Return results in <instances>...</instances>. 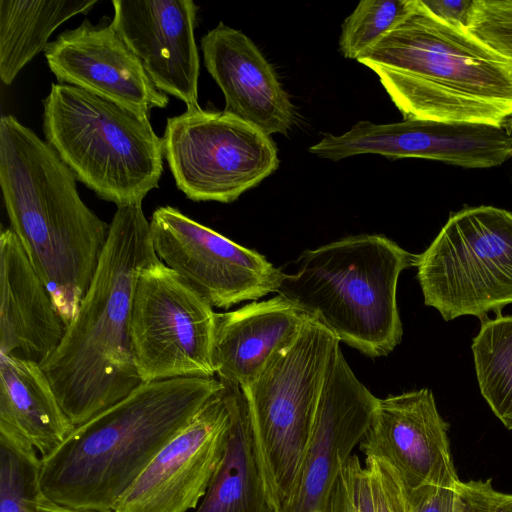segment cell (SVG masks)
Returning a JSON list of instances; mask_svg holds the SVG:
<instances>
[{"label":"cell","mask_w":512,"mask_h":512,"mask_svg":"<svg viewBox=\"0 0 512 512\" xmlns=\"http://www.w3.org/2000/svg\"><path fill=\"white\" fill-rule=\"evenodd\" d=\"M0 287V353L41 365L68 325L10 227L0 232Z\"/></svg>","instance_id":"obj_19"},{"label":"cell","mask_w":512,"mask_h":512,"mask_svg":"<svg viewBox=\"0 0 512 512\" xmlns=\"http://www.w3.org/2000/svg\"><path fill=\"white\" fill-rule=\"evenodd\" d=\"M162 144L177 188L195 202H233L279 166L271 137L225 111L186 108L167 119Z\"/></svg>","instance_id":"obj_9"},{"label":"cell","mask_w":512,"mask_h":512,"mask_svg":"<svg viewBox=\"0 0 512 512\" xmlns=\"http://www.w3.org/2000/svg\"><path fill=\"white\" fill-rule=\"evenodd\" d=\"M213 307L157 260L138 274L130 320L134 361L143 383L215 377Z\"/></svg>","instance_id":"obj_10"},{"label":"cell","mask_w":512,"mask_h":512,"mask_svg":"<svg viewBox=\"0 0 512 512\" xmlns=\"http://www.w3.org/2000/svg\"><path fill=\"white\" fill-rule=\"evenodd\" d=\"M41 457L28 443L0 433V512H34L44 496Z\"/></svg>","instance_id":"obj_25"},{"label":"cell","mask_w":512,"mask_h":512,"mask_svg":"<svg viewBox=\"0 0 512 512\" xmlns=\"http://www.w3.org/2000/svg\"><path fill=\"white\" fill-rule=\"evenodd\" d=\"M221 383L230 410L228 442L222 461L196 512H274L257 459L243 391L237 385Z\"/></svg>","instance_id":"obj_22"},{"label":"cell","mask_w":512,"mask_h":512,"mask_svg":"<svg viewBox=\"0 0 512 512\" xmlns=\"http://www.w3.org/2000/svg\"><path fill=\"white\" fill-rule=\"evenodd\" d=\"M471 350L481 395L504 427L512 430V316L481 319Z\"/></svg>","instance_id":"obj_24"},{"label":"cell","mask_w":512,"mask_h":512,"mask_svg":"<svg viewBox=\"0 0 512 512\" xmlns=\"http://www.w3.org/2000/svg\"><path fill=\"white\" fill-rule=\"evenodd\" d=\"M97 0H0V79L10 85L45 50L52 32Z\"/></svg>","instance_id":"obj_23"},{"label":"cell","mask_w":512,"mask_h":512,"mask_svg":"<svg viewBox=\"0 0 512 512\" xmlns=\"http://www.w3.org/2000/svg\"><path fill=\"white\" fill-rule=\"evenodd\" d=\"M413 266L425 305L445 321L501 315L512 304V212L483 205L452 214Z\"/></svg>","instance_id":"obj_8"},{"label":"cell","mask_w":512,"mask_h":512,"mask_svg":"<svg viewBox=\"0 0 512 512\" xmlns=\"http://www.w3.org/2000/svg\"><path fill=\"white\" fill-rule=\"evenodd\" d=\"M354 512H376L370 476L360 459L352 455L347 462Z\"/></svg>","instance_id":"obj_31"},{"label":"cell","mask_w":512,"mask_h":512,"mask_svg":"<svg viewBox=\"0 0 512 512\" xmlns=\"http://www.w3.org/2000/svg\"><path fill=\"white\" fill-rule=\"evenodd\" d=\"M310 317L279 294L216 313L212 347L216 378L240 388L248 386L277 352L293 342Z\"/></svg>","instance_id":"obj_20"},{"label":"cell","mask_w":512,"mask_h":512,"mask_svg":"<svg viewBox=\"0 0 512 512\" xmlns=\"http://www.w3.org/2000/svg\"><path fill=\"white\" fill-rule=\"evenodd\" d=\"M415 255L379 234L345 237L303 251L276 291L369 357L401 342L397 283Z\"/></svg>","instance_id":"obj_5"},{"label":"cell","mask_w":512,"mask_h":512,"mask_svg":"<svg viewBox=\"0 0 512 512\" xmlns=\"http://www.w3.org/2000/svg\"><path fill=\"white\" fill-rule=\"evenodd\" d=\"M34 512H98L89 510H77L56 504L43 496L38 502Z\"/></svg>","instance_id":"obj_33"},{"label":"cell","mask_w":512,"mask_h":512,"mask_svg":"<svg viewBox=\"0 0 512 512\" xmlns=\"http://www.w3.org/2000/svg\"><path fill=\"white\" fill-rule=\"evenodd\" d=\"M357 61L378 76L404 119L512 130V62L420 0Z\"/></svg>","instance_id":"obj_4"},{"label":"cell","mask_w":512,"mask_h":512,"mask_svg":"<svg viewBox=\"0 0 512 512\" xmlns=\"http://www.w3.org/2000/svg\"><path fill=\"white\" fill-rule=\"evenodd\" d=\"M309 151L333 161L378 154L391 160L422 158L465 168H490L512 157V130L417 118L390 124L362 120L344 134H324Z\"/></svg>","instance_id":"obj_12"},{"label":"cell","mask_w":512,"mask_h":512,"mask_svg":"<svg viewBox=\"0 0 512 512\" xmlns=\"http://www.w3.org/2000/svg\"><path fill=\"white\" fill-rule=\"evenodd\" d=\"M225 388L152 459L113 512H188L205 496L224 456L230 431Z\"/></svg>","instance_id":"obj_13"},{"label":"cell","mask_w":512,"mask_h":512,"mask_svg":"<svg viewBox=\"0 0 512 512\" xmlns=\"http://www.w3.org/2000/svg\"><path fill=\"white\" fill-rule=\"evenodd\" d=\"M377 401L355 376L338 344L293 493L280 512H329L333 486L365 436Z\"/></svg>","instance_id":"obj_14"},{"label":"cell","mask_w":512,"mask_h":512,"mask_svg":"<svg viewBox=\"0 0 512 512\" xmlns=\"http://www.w3.org/2000/svg\"><path fill=\"white\" fill-rule=\"evenodd\" d=\"M149 224L159 260L212 307L227 309L276 293L284 272L259 252L233 242L175 207H158Z\"/></svg>","instance_id":"obj_11"},{"label":"cell","mask_w":512,"mask_h":512,"mask_svg":"<svg viewBox=\"0 0 512 512\" xmlns=\"http://www.w3.org/2000/svg\"><path fill=\"white\" fill-rule=\"evenodd\" d=\"M56 151L13 115L0 119V185L10 228L67 325L97 271L110 224L81 199Z\"/></svg>","instance_id":"obj_2"},{"label":"cell","mask_w":512,"mask_h":512,"mask_svg":"<svg viewBox=\"0 0 512 512\" xmlns=\"http://www.w3.org/2000/svg\"><path fill=\"white\" fill-rule=\"evenodd\" d=\"M98 24L88 19L66 30L44 50L47 64L60 84L82 88L150 116L165 108L167 94L152 82L142 63L112 21Z\"/></svg>","instance_id":"obj_16"},{"label":"cell","mask_w":512,"mask_h":512,"mask_svg":"<svg viewBox=\"0 0 512 512\" xmlns=\"http://www.w3.org/2000/svg\"><path fill=\"white\" fill-rule=\"evenodd\" d=\"M376 512H407L405 488L396 472L384 461L366 457Z\"/></svg>","instance_id":"obj_28"},{"label":"cell","mask_w":512,"mask_h":512,"mask_svg":"<svg viewBox=\"0 0 512 512\" xmlns=\"http://www.w3.org/2000/svg\"><path fill=\"white\" fill-rule=\"evenodd\" d=\"M204 65L221 89L225 111L268 136L286 134L295 108L254 42L220 22L201 39Z\"/></svg>","instance_id":"obj_18"},{"label":"cell","mask_w":512,"mask_h":512,"mask_svg":"<svg viewBox=\"0 0 512 512\" xmlns=\"http://www.w3.org/2000/svg\"><path fill=\"white\" fill-rule=\"evenodd\" d=\"M221 388L216 377L142 383L41 459L43 495L72 509L113 512L156 454Z\"/></svg>","instance_id":"obj_3"},{"label":"cell","mask_w":512,"mask_h":512,"mask_svg":"<svg viewBox=\"0 0 512 512\" xmlns=\"http://www.w3.org/2000/svg\"><path fill=\"white\" fill-rule=\"evenodd\" d=\"M422 5L436 18L453 26L466 29L473 0H420Z\"/></svg>","instance_id":"obj_32"},{"label":"cell","mask_w":512,"mask_h":512,"mask_svg":"<svg viewBox=\"0 0 512 512\" xmlns=\"http://www.w3.org/2000/svg\"><path fill=\"white\" fill-rule=\"evenodd\" d=\"M73 429L40 364L0 353V433L28 443L42 459Z\"/></svg>","instance_id":"obj_21"},{"label":"cell","mask_w":512,"mask_h":512,"mask_svg":"<svg viewBox=\"0 0 512 512\" xmlns=\"http://www.w3.org/2000/svg\"><path fill=\"white\" fill-rule=\"evenodd\" d=\"M339 339L310 317L259 376L241 388L255 451L274 512L290 500L312 434L323 386Z\"/></svg>","instance_id":"obj_7"},{"label":"cell","mask_w":512,"mask_h":512,"mask_svg":"<svg viewBox=\"0 0 512 512\" xmlns=\"http://www.w3.org/2000/svg\"><path fill=\"white\" fill-rule=\"evenodd\" d=\"M112 24L142 63L154 85L200 107V62L194 29L199 7L192 0H113Z\"/></svg>","instance_id":"obj_17"},{"label":"cell","mask_w":512,"mask_h":512,"mask_svg":"<svg viewBox=\"0 0 512 512\" xmlns=\"http://www.w3.org/2000/svg\"><path fill=\"white\" fill-rule=\"evenodd\" d=\"M149 117L82 88L52 83L43 132L76 179L117 208L158 188L163 144Z\"/></svg>","instance_id":"obj_6"},{"label":"cell","mask_w":512,"mask_h":512,"mask_svg":"<svg viewBox=\"0 0 512 512\" xmlns=\"http://www.w3.org/2000/svg\"><path fill=\"white\" fill-rule=\"evenodd\" d=\"M428 388L379 399L359 444L365 457L386 462L407 491L423 486L455 485L456 472L448 436Z\"/></svg>","instance_id":"obj_15"},{"label":"cell","mask_w":512,"mask_h":512,"mask_svg":"<svg viewBox=\"0 0 512 512\" xmlns=\"http://www.w3.org/2000/svg\"><path fill=\"white\" fill-rule=\"evenodd\" d=\"M455 490L456 512H512V493L494 489L491 479L459 480Z\"/></svg>","instance_id":"obj_29"},{"label":"cell","mask_w":512,"mask_h":512,"mask_svg":"<svg viewBox=\"0 0 512 512\" xmlns=\"http://www.w3.org/2000/svg\"><path fill=\"white\" fill-rule=\"evenodd\" d=\"M466 30L512 62V0H473Z\"/></svg>","instance_id":"obj_27"},{"label":"cell","mask_w":512,"mask_h":512,"mask_svg":"<svg viewBox=\"0 0 512 512\" xmlns=\"http://www.w3.org/2000/svg\"><path fill=\"white\" fill-rule=\"evenodd\" d=\"M455 485H428L406 491L407 512H456Z\"/></svg>","instance_id":"obj_30"},{"label":"cell","mask_w":512,"mask_h":512,"mask_svg":"<svg viewBox=\"0 0 512 512\" xmlns=\"http://www.w3.org/2000/svg\"><path fill=\"white\" fill-rule=\"evenodd\" d=\"M157 260L142 204L118 207L90 287L62 341L40 365L74 428L143 383L130 320L138 274Z\"/></svg>","instance_id":"obj_1"},{"label":"cell","mask_w":512,"mask_h":512,"mask_svg":"<svg viewBox=\"0 0 512 512\" xmlns=\"http://www.w3.org/2000/svg\"><path fill=\"white\" fill-rule=\"evenodd\" d=\"M416 0H363L344 20L339 50L358 60L383 36L398 26L414 9Z\"/></svg>","instance_id":"obj_26"}]
</instances>
